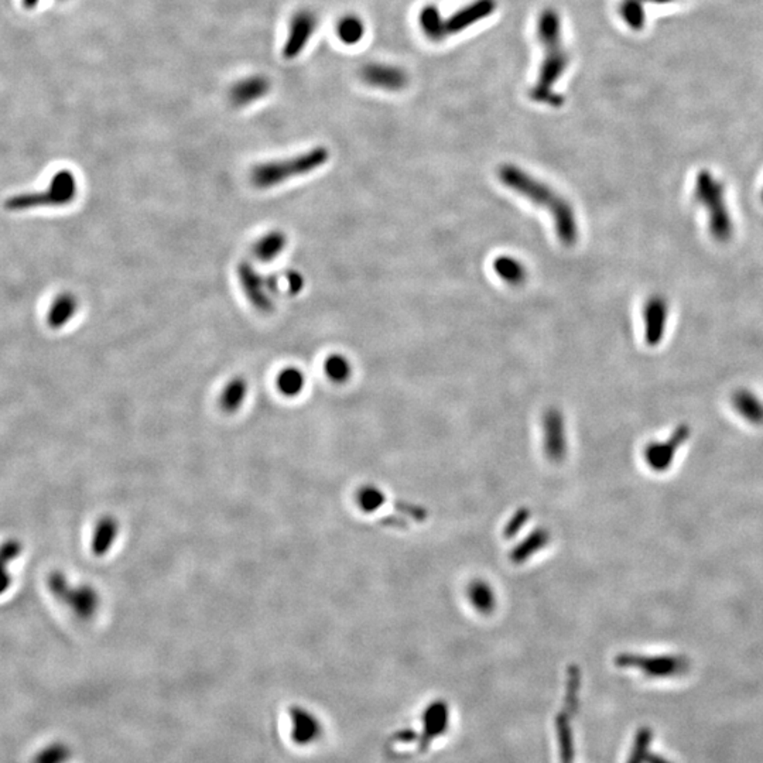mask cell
Listing matches in <instances>:
<instances>
[{"instance_id": "cell-1", "label": "cell", "mask_w": 763, "mask_h": 763, "mask_svg": "<svg viewBox=\"0 0 763 763\" xmlns=\"http://www.w3.org/2000/svg\"><path fill=\"white\" fill-rule=\"evenodd\" d=\"M537 40L543 50V59L537 74V80L530 90V98L537 104L560 108L563 97L556 92V87L564 77L570 66V54L563 35V23L556 9H544L537 20Z\"/></svg>"}, {"instance_id": "cell-2", "label": "cell", "mask_w": 763, "mask_h": 763, "mask_svg": "<svg viewBox=\"0 0 763 763\" xmlns=\"http://www.w3.org/2000/svg\"><path fill=\"white\" fill-rule=\"evenodd\" d=\"M498 177L503 185L516 194L529 199L534 206L546 209L555 222L558 241L564 246H574L579 241V222L574 208L550 185L529 175L515 164H502Z\"/></svg>"}, {"instance_id": "cell-3", "label": "cell", "mask_w": 763, "mask_h": 763, "mask_svg": "<svg viewBox=\"0 0 763 763\" xmlns=\"http://www.w3.org/2000/svg\"><path fill=\"white\" fill-rule=\"evenodd\" d=\"M328 160H330V151L327 147L315 146L283 160L256 164L252 167L249 178L254 189H275L279 185L286 184L293 178L311 175L318 168L324 167Z\"/></svg>"}, {"instance_id": "cell-4", "label": "cell", "mask_w": 763, "mask_h": 763, "mask_svg": "<svg viewBox=\"0 0 763 763\" xmlns=\"http://www.w3.org/2000/svg\"><path fill=\"white\" fill-rule=\"evenodd\" d=\"M694 199L705 209L708 230L718 244H727L734 235V221L729 213L725 187L708 170L700 171L694 184Z\"/></svg>"}, {"instance_id": "cell-5", "label": "cell", "mask_w": 763, "mask_h": 763, "mask_svg": "<svg viewBox=\"0 0 763 763\" xmlns=\"http://www.w3.org/2000/svg\"><path fill=\"white\" fill-rule=\"evenodd\" d=\"M78 192L77 177L73 171L61 170L51 178L44 191L12 197L4 203L7 211H26L39 206H64L73 203Z\"/></svg>"}, {"instance_id": "cell-6", "label": "cell", "mask_w": 763, "mask_h": 763, "mask_svg": "<svg viewBox=\"0 0 763 763\" xmlns=\"http://www.w3.org/2000/svg\"><path fill=\"white\" fill-rule=\"evenodd\" d=\"M615 665L620 669H636L649 677L681 676L690 669V660L681 655H636V653H620L615 659Z\"/></svg>"}, {"instance_id": "cell-7", "label": "cell", "mask_w": 763, "mask_h": 763, "mask_svg": "<svg viewBox=\"0 0 763 763\" xmlns=\"http://www.w3.org/2000/svg\"><path fill=\"white\" fill-rule=\"evenodd\" d=\"M237 279L241 283L245 297L261 313H272L275 308L272 293L269 290L265 276L258 272L251 261H244L237 266Z\"/></svg>"}, {"instance_id": "cell-8", "label": "cell", "mask_w": 763, "mask_h": 763, "mask_svg": "<svg viewBox=\"0 0 763 763\" xmlns=\"http://www.w3.org/2000/svg\"><path fill=\"white\" fill-rule=\"evenodd\" d=\"M318 19L315 14L307 9L296 12L290 19L287 27V37L283 46V57L294 59L306 50L307 44L313 39L317 30Z\"/></svg>"}, {"instance_id": "cell-9", "label": "cell", "mask_w": 763, "mask_h": 763, "mask_svg": "<svg viewBox=\"0 0 763 763\" xmlns=\"http://www.w3.org/2000/svg\"><path fill=\"white\" fill-rule=\"evenodd\" d=\"M543 448L551 463H563L567 457L568 444L564 416L550 408L543 416Z\"/></svg>"}, {"instance_id": "cell-10", "label": "cell", "mask_w": 763, "mask_h": 763, "mask_svg": "<svg viewBox=\"0 0 763 763\" xmlns=\"http://www.w3.org/2000/svg\"><path fill=\"white\" fill-rule=\"evenodd\" d=\"M689 437H690V429L689 425L683 424L679 425L669 439L648 444L645 448L646 463L656 472L669 470L674 463L677 453L687 443Z\"/></svg>"}, {"instance_id": "cell-11", "label": "cell", "mask_w": 763, "mask_h": 763, "mask_svg": "<svg viewBox=\"0 0 763 763\" xmlns=\"http://www.w3.org/2000/svg\"><path fill=\"white\" fill-rule=\"evenodd\" d=\"M361 78L366 85L387 92L401 91L409 84L408 73L393 64H365L361 70Z\"/></svg>"}, {"instance_id": "cell-12", "label": "cell", "mask_w": 763, "mask_h": 763, "mask_svg": "<svg viewBox=\"0 0 763 763\" xmlns=\"http://www.w3.org/2000/svg\"><path fill=\"white\" fill-rule=\"evenodd\" d=\"M496 0H474L471 4L454 12L450 18L444 19L447 39L451 35H461L472 26L481 23L485 19L495 13Z\"/></svg>"}, {"instance_id": "cell-13", "label": "cell", "mask_w": 763, "mask_h": 763, "mask_svg": "<svg viewBox=\"0 0 763 763\" xmlns=\"http://www.w3.org/2000/svg\"><path fill=\"white\" fill-rule=\"evenodd\" d=\"M272 90V82L265 75L254 74L248 77L241 78L230 87V102L235 108H246L256 104Z\"/></svg>"}, {"instance_id": "cell-14", "label": "cell", "mask_w": 763, "mask_h": 763, "mask_svg": "<svg viewBox=\"0 0 763 763\" xmlns=\"http://www.w3.org/2000/svg\"><path fill=\"white\" fill-rule=\"evenodd\" d=\"M667 320H669V304L665 297H650L646 301L645 310H643L645 341L649 346H658L663 341Z\"/></svg>"}, {"instance_id": "cell-15", "label": "cell", "mask_w": 763, "mask_h": 763, "mask_svg": "<svg viewBox=\"0 0 763 763\" xmlns=\"http://www.w3.org/2000/svg\"><path fill=\"white\" fill-rule=\"evenodd\" d=\"M61 603H66L80 619H91L98 612L101 596L98 589L90 584L71 586Z\"/></svg>"}, {"instance_id": "cell-16", "label": "cell", "mask_w": 763, "mask_h": 763, "mask_svg": "<svg viewBox=\"0 0 763 763\" xmlns=\"http://www.w3.org/2000/svg\"><path fill=\"white\" fill-rule=\"evenodd\" d=\"M289 237L280 230H269L261 235L258 241L252 246V253L256 261L261 263H270L286 249Z\"/></svg>"}, {"instance_id": "cell-17", "label": "cell", "mask_w": 763, "mask_h": 763, "mask_svg": "<svg viewBox=\"0 0 763 763\" xmlns=\"http://www.w3.org/2000/svg\"><path fill=\"white\" fill-rule=\"evenodd\" d=\"M290 717L293 722L292 736H293L294 743L299 744V745H307V744L314 743L320 736V722L311 712L301 707H293L290 710Z\"/></svg>"}, {"instance_id": "cell-18", "label": "cell", "mask_w": 763, "mask_h": 763, "mask_svg": "<svg viewBox=\"0 0 763 763\" xmlns=\"http://www.w3.org/2000/svg\"><path fill=\"white\" fill-rule=\"evenodd\" d=\"M78 308H80V301H78L75 294L70 293V292L59 293L50 306L49 313H47V324L52 330L66 327L75 317Z\"/></svg>"}, {"instance_id": "cell-19", "label": "cell", "mask_w": 763, "mask_h": 763, "mask_svg": "<svg viewBox=\"0 0 763 763\" xmlns=\"http://www.w3.org/2000/svg\"><path fill=\"white\" fill-rule=\"evenodd\" d=\"M551 534L548 529L539 527L534 529L529 536L525 537L516 548L510 550L509 558L513 564H523L525 561L530 560L536 553L543 550L550 543Z\"/></svg>"}, {"instance_id": "cell-20", "label": "cell", "mask_w": 763, "mask_h": 763, "mask_svg": "<svg viewBox=\"0 0 763 763\" xmlns=\"http://www.w3.org/2000/svg\"><path fill=\"white\" fill-rule=\"evenodd\" d=\"M119 534V523L113 516H104L99 519L92 533L91 550L97 557L108 555Z\"/></svg>"}, {"instance_id": "cell-21", "label": "cell", "mask_w": 763, "mask_h": 763, "mask_svg": "<svg viewBox=\"0 0 763 763\" xmlns=\"http://www.w3.org/2000/svg\"><path fill=\"white\" fill-rule=\"evenodd\" d=\"M467 598L474 610L481 615H491L498 605L495 589L485 580H474L468 584Z\"/></svg>"}, {"instance_id": "cell-22", "label": "cell", "mask_w": 763, "mask_h": 763, "mask_svg": "<svg viewBox=\"0 0 763 763\" xmlns=\"http://www.w3.org/2000/svg\"><path fill=\"white\" fill-rule=\"evenodd\" d=\"M248 380L242 377H235L225 385L220 394V408L228 415L241 410L245 401L248 398Z\"/></svg>"}, {"instance_id": "cell-23", "label": "cell", "mask_w": 763, "mask_h": 763, "mask_svg": "<svg viewBox=\"0 0 763 763\" xmlns=\"http://www.w3.org/2000/svg\"><path fill=\"white\" fill-rule=\"evenodd\" d=\"M444 19L436 4H425L418 13V26L430 42L440 43L447 39Z\"/></svg>"}, {"instance_id": "cell-24", "label": "cell", "mask_w": 763, "mask_h": 763, "mask_svg": "<svg viewBox=\"0 0 763 763\" xmlns=\"http://www.w3.org/2000/svg\"><path fill=\"white\" fill-rule=\"evenodd\" d=\"M732 403L744 420L753 425L763 424V401L753 392L748 389L736 392Z\"/></svg>"}, {"instance_id": "cell-25", "label": "cell", "mask_w": 763, "mask_h": 763, "mask_svg": "<svg viewBox=\"0 0 763 763\" xmlns=\"http://www.w3.org/2000/svg\"><path fill=\"white\" fill-rule=\"evenodd\" d=\"M270 293L297 296L304 289V277L297 270H284L280 275H270L266 277Z\"/></svg>"}, {"instance_id": "cell-26", "label": "cell", "mask_w": 763, "mask_h": 763, "mask_svg": "<svg viewBox=\"0 0 763 763\" xmlns=\"http://www.w3.org/2000/svg\"><path fill=\"white\" fill-rule=\"evenodd\" d=\"M366 27L362 19L356 14H346L342 16L337 25V35L339 42L346 46H355L362 42L365 37Z\"/></svg>"}, {"instance_id": "cell-27", "label": "cell", "mask_w": 763, "mask_h": 763, "mask_svg": "<svg viewBox=\"0 0 763 763\" xmlns=\"http://www.w3.org/2000/svg\"><path fill=\"white\" fill-rule=\"evenodd\" d=\"M494 269L496 275L510 286H520L526 280V269L522 261L512 256H498L494 261Z\"/></svg>"}, {"instance_id": "cell-28", "label": "cell", "mask_w": 763, "mask_h": 763, "mask_svg": "<svg viewBox=\"0 0 763 763\" xmlns=\"http://www.w3.org/2000/svg\"><path fill=\"white\" fill-rule=\"evenodd\" d=\"M276 386L279 389L280 393L284 394L286 398H296L306 387V377H304L303 370L294 368V366L283 370L276 379Z\"/></svg>"}, {"instance_id": "cell-29", "label": "cell", "mask_w": 763, "mask_h": 763, "mask_svg": "<svg viewBox=\"0 0 763 763\" xmlns=\"http://www.w3.org/2000/svg\"><path fill=\"white\" fill-rule=\"evenodd\" d=\"M21 553V543L19 541H4L0 544V596L6 593L12 584V577L7 572V564L18 558Z\"/></svg>"}, {"instance_id": "cell-30", "label": "cell", "mask_w": 763, "mask_h": 763, "mask_svg": "<svg viewBox=\"0 0 763 763\" xmlns=\"http://www.w3.org/2000/svg\"><path fill=\"white\" fill-rule=\"evenodd\" d=\"M355 499L361 510L365 513L377 512L378 509L382 508L386 502L385 492L377 485L372 484L361 487L356 492Z\"/></svg>"}, {"instance_id": "cell-31", "label": "cell", "mask_w": 763, "mask_h": 763, "mask_svg": "<svg viewBox=\"0 0 763 763\" xmlns=\"http://www.w3.org/2000/svg\"><path fill=\"white\" fill-rule=\"evenodd\" d=\"M325 375L334 384H344L353 375V365L346 356L341 354H332L325 359Z\"/></svg>"}, {"instance_id": "cell-32", "label": "cell", "mask_w": 763, "mask_h": 763, "mask_svg": "<svg viewBox=\"0 0 763 763\" xmlns=\"http://www.w3.org/2000/svg\"><path fill=\"white\" fill-rule=\"evenodd\" d=\"M642 0H622L619 13L632 30H642L645 26V6Z\"/></svg>"}, {"instance_id": "cell-33", "label": "cell", "mask_w": 763, "mask_h": 763, "mask_svg": "<svg viewBox=\"0 0 763 763\" xmlns=\"http://www.w3.org/2000/svg\"><path fill=\"white\" fill-rule=\"evenodd\" d=\"M71 751L66 744L54 743L35 753L33 763H66L70 759Z\"/></svg>"}, {"instance_id": "cell-34", "label": "cell", "mask_w": 763, "mask_h": 763, "mask_svg": "<svg viewBox=\"0 0 763 763\" xmlns=\"http://www.w3.org/2000/svg\"><path fill=\"white\" fill-rule=\"evenodd\" d=\"M650 743H652V731L648 728L639 729L636 738H635L631 758L627 763H646Z\"/></svg>"}, {"instance_id": "cell-35", "label": "cell", "mask_w": 763, "mask_h": 763, "mask_svg": "<svg viewBox=\"0 0 763 763\" xmlns=\"http://www.w3.org/2000/svg\"><path fill=\"white\" fill-rule=\"evenodd\" d=\"M47 587H49L50 593L52 594V596H54L56 600L63 601L64 596H66V594L68 593V589H70L71 584L64 572H52L51 574L47 577Z\"/></svg>"}, {"instance_id": "cell-36", "label": "cell", "mask_w": 763, "mask_h": 763, "mask_svg": "<svg viewBox=\"0 0 763 763\" xmlns=\"http://www.w3.org/2000/svg\"><path fill=\"white\" fill-rule=\"evenodd\" d=\"M530 516H532V512H530L529 508H520L515 515L509 519V522L506 523L505 529H503V536L506 539H510V537L516 536V534L519 533L520 529H522L527 522H529Z\"/></svg>"}, {"instance_id": "cell-37", "label": "cell", "mask_w": 763, "mask_h": 763, "mask_svg": "<svg viewBox=\"0 0 763 763\" xmlns=\"http://www.w3.org/2000/svg\"><path fill=\"white\" fill-rule=\"evenodd\" d=\"M396 509H398L399 512L409 516V518H413L417 522H424L427 519V516H429L427 509L422 508V506H416L415 503L403 502V501L396 503Z\"/></svg>"}, {"instance_id": "cell-38", "label": "cell", "mask_w": 763, "mask_h": 763, "mask_svg": "<svg viewBox=\"0 0 763 763\" xmlns=\"http://www.w3.org/2000/svg\"><path fill=\"white\" fill-rule=\"evenodd\" d=\"M382 525L389 527H398V529H401V527H408V523L403 518H396V516H389V518H385L382 520Z\"/></svg>"}, {"instance_id": "cell-39", "label": "cell", "mask_w": 763, "mask_h": 763, "mask_svg": "<svg viewBox=\"0 0 763 763\" xmlns=\"http://www.w3.org/2000/svg\"><path fill=\"white\" fill-rule=\"evenodd\" d=\"M646 763H672L669 760H666L665 758L659 757V755H656V753H648V757H646Z\"/></svg>"}, {"instance_id": "cell-40", "label": "cell", "mask_w": 763, "mask_h": 763, "mask_svg": "<svg viewBox=\"0 0 763 763\" xmlns=\"http://www.w3.org/2000/svg\"><path fill=\"white\" fill-rule=\"evenodd\" d=\"M21 4L26 9H35L40 4V0H21Z\"/></svg>"}, {"instance_id": "cell-41", "label": "cell", "mask_w": 763, "mask_h": 763, "mask_svg": "<svg viewBox=\"0 0 763 763\" xmlns=\"http://www.w3.org/2000/svg\"><path fill=\"white\" fill-rule=\"evenodd\" d=\"M642 2H643V4H645V2H653V4H667L670 0H642Z\"/></svg>"}, {"instance_id": "cell-42", "label": "cell", "mask_w": 763, "mask_h": 763, "mask_svg": "<svg viewBox=\"0 0 763 763\" xmlns=\"http://www.w3.org/2000/svg\"><path fill=\"white\" fill-rule=\"evenodd\" d=\"M762 203H763V190H762Z\"/></svg>"}]
</instances>
